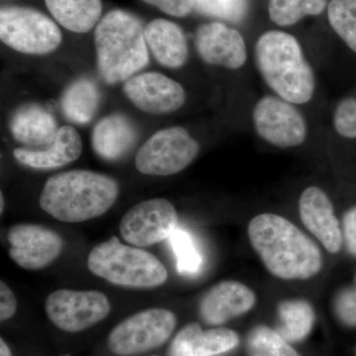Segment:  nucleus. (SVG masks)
Returning a JSON list of instances; mask_svg holds the SVG:
<instances>
[{
    "label": "nucleus",
    "mask_w": 356,
    "mask_h": 356,
    "mask_svg": "<svg viewBox=\"0 0 356 356\" xmlns=\"http://www.w3.org/2000/svg\"><path fill=\"white\" fill-rule=\"evenodd\" d=\"M198 152L197 142L184 128L163 129L140 147L136 168L143 175L168 177L186 168Z\"/></svg>",
    "instance_id": "obj_8"
},
{
    "label": "nucleus",
    "mask_w": 356,
    "mask_h": 356,
    "mask_svg": "<svg viewBox=\"0 0 356 356\" xmlns=\"http://www.w3.org/2000/svg\"><path fill=\"white\" fill-rule=\"evenodd\" d=\"M327 0H269V17L275 24L289 26L325 10Z\"/></svg>",
    "instance_id": "obj_25"
},
{
    "label": "nucleus",
    "mask_w": 356,
    "mask_h": 356,
    "mask_svg": "<svg viewBox=\"0 0 356 356\" xmlns=\"http://www.w3.org/2000/svg\"><path fill=\"white\" fill-rule=\"evenodd\" d=\"M95 43L98 72L106 83L128 81L149 64L145 28L127 11L105 14L96 25Z\"/></svg>",
    "instance_id": "obj_3"
},
{
    "label": "nucleus",
    "mask_w": 356,
    "mask_h": 356,
    "mask_svg": "<svg viewBox=\"0 0 356 356\" xmlns=\"http://www.w3.org/2000/svg\"><path fill=\"white\" fill-rule=\"evenodd\" d=\"M0 201H1V205H0V212H3V208H4V197L3 195L0 196Z\"/></svg>",
    "instance_id": "obj_36"
},
{
    "label": "nucleus",
    "mask_w": 356,
    "mask_h": 356,
    "mask_svg": "<svg viewBox=\"0 0 356 356\" xmlns=\"http://www.w3.org/2000/svg\"><path fill=\"white\" fill-rule=\"evenodd\" d=\"M240 343L236 332L226 327L201 329L191 323L180 330L170 346L168 356H218L234 350Z\"/></svg>",
    "instance_id": "obj_17"
},
{
    "label": "nucleus",
    "mask_w": 356,
    "mask_h": 356,
    "mask_svg": "<svg viewBox=\"0 0 356 356\" xmlns=\"http://www.w3.org/2000/svg\"><path fill=\"white\" fill-rule=\"evenodd\" d=\"M0 356H13L8 346L2 339H0Z\"/></svg>",
    "instance_id": "obj_35"
},
{
    "label": "nucleus",
    "mask_w": 356,
    "mask_h": 356,
    "mask_svg": "<svg viewBox=\"0 0 356 356\" xmlns=\"http://www.w3.org/2000/svg\"><path fill=\"white\" fill-rule=\"evenodd\" d=\"M177 226V213L172 204L154 198L137 204L124 215L120 233L130 245L146 248L170 238Z\"/></svg>",
    "instance_id": "obj_10"
},
{
    "label": "nucleus",
    "mask_w": 356,
    "mask_h": 356,
    "mask_svg": "<svg viewBox=\"0 0 356 356\" xmlns=\"http://www.w3.org/2000/svg\"><path fill=\"white\" fill-rule=\"evenodd\" d=\"M250 356H300L277 332L266 325H259L248 337Z\"/></svg>",
    "instance_id": "obj_26"
},
{
    "label": "nucleus",
    "mask_w": 356,
    "mask_h": 356,
    "mask_svg": "<svg viewBox=\"0 0 356 356\" xmlns=\"http://www.w3.org/2000/svg\"><path fill=\"white\" fill-rule=\"evenodd\" d=\"M177 317L165 309L139 312L114 327L108 337V348L114 355H140L158 348L170 339Z\"/></svg>",
    "instance_id": "obj_7"
},
{
    "label": "nucleus",
    "mask_w": 356,
    "mask_h": 356,
    "mask_svg": "<svg viewBox=\"0 0 356 356\" xmlns=\"http://www.w3.org/2000/svg\"><path fill=\"white\" fill-rule=\"evenodd\" d=\"M177 257V271L180 274H195L202 266V257L188 232L177 228L168 238Z\"/></svg>",
    "instance_id": "obj_28"
},
{
    "label": "nucleus",
    "mask_w": 356,
    "mask_h": 356,
    "mask_svg": "<svg viewBox=\"0 0 356 356\" xmlns=\"http://www.w3.org/2000/svg\"><path fill=\"white\" fill-rule=\"evenodd\" d=\"M7 238L11 259L27 270L48 266L60 257L64 245L57 232L36 224L14 225Z\"/></svg>",
    "instance_id": "obj_12"
},
{
    "label": "nucleus",
    "mask_w": 356,
    "mask_h": 356,
    "mask_svg": "<svg viewBox=\"0 0 356 356\" xmlns=\"http://www.w3.org/2000/svg\"><path fill=\"white\" fill-rule=\"evenodd\" d=\"M9 128L14 140L28 149L48 147L55 140L60 129L53 115L37 104L24 105L16 110Z\"/></svg>",
    "instance_id": "obj_19"
},
{
    "label": "nucleus",
    "mask_w": 356,
    "mask_h": 356,
    "mask_svg": "<svg viewBox=\"0 0 356 356\" xmlns=\"http://www.w3.org/2000/svg\"><path fill=\"white\" fill-rule=\"evenodd\" d=\"M343 226L346 248L356 257V206L344 214Z\"/></svg>",
    "instance_id": "obj_34"
},
{
    "label": "nucleus",
    "mask_w": 356,
    "mask_h": 356,
    "mask_svg": "<svg viewBox=\"0 0 356 356\" xmlns=\"http://www.w3.org/2000/svg\"><path fill=\"white\" fill-rule=\"evenodd\" d=\"M99 103V89L88 79H79L70 84L60 100L65 118L81 125L92 120Z\"/></svg>",
    "instance_id": "obj_23"
},
{
    "label": "nucleus",
    "mask_w": 356,
    "mask_h": 356,
    "mask_svg": "<svg viewBox=\"0 0 356 356\" xmlns=\"http://www.w3.org/2000/svg\"><path fill=\"white\" fill-rule=\"evenodd\" d=\"M147 47L159 64L178 69L188 58L186 37L172 21L154 19L145 28Z\"/></svg>",
    "instance_id": "obj_21"
},
{
    "label": "nucleus",
    "mask_w": 356,
    "mask_h": 356,
    "mask_svg": "<svg viewBox=\"0 0 356 356\" xmlns=\"http://www.w3.org/2000/svg\"><path fill=\"white\" fill-rule=\"evenodd\" d=\"M168 15L185 17L194 9V0H142Z\"/></svg>",
    "instance_id": "obj_32"
},
{
    "label": "nucleus",
    "mask_w": 356,
    "mask_h": 356,
    "mask_svg": "<svg viewBox=\"0 0 356 356\" xmlns=\"http://www.w3.org/2000/svg\"><path fill=\"white\" fill-rule=\"evenodd\" d=\"M252 120L257 133L274 146L296 147L306 140L307 125L303 116L282 98H261L255 104Z\"/></svg>",
    "instance_id": "obj_11"
},
{
    "label": "nucleus",
    "mask_w": 356,
    "mask_h": 356,
    "mask_svg": "<svg viewBox=\"0 0 356 356\" xmlns=\"http://www.w3.org/2000/svg\"><path fill=\"white\" fill-rule=\"evenodd\" d=\"M194 9L207 17L238 23L248 13V0H194Z\"/></svg>",
    "instance_id": "obj_29"
},
{
    "label": "nucleus",
    "mask_w": 356,
    "mask_h": 356,
    "mask_svg": "<svg viewBox=\"0 0 356 356\" xmlns=\"http://www.w3.org/2000/svg\"><path fill=\"white\" fill-rule=\"evenodd\" d=\"M17 310V300L10 288L3 281L0 282V321L9 320Z\"/></svg>",
    "instance_id": "obj_33"
},
{
    "label": "nucleus",
    "mask_w": 356,
    "mask_h": 356,
    "mask_svg": "<svg viewBox=\"0 0 356 356\" xmlns=\"http://www.w3.org/2000/svg\"><path fill=\"white\" fill-rule=\"evenodd\" d=\"M90 273L116 286L149 289L168 277L158 257L142 248L123 245L116 236L96 245L88 255Z\"/></svg>",
    "instance_id": "obj_5"
},
{
    "label": "nucleus",
    "mask_w": 356,
    "mask_h": 356,
    "mask_svg": "<svg viewBox=\"0 0 356 356\" xmlns=\"http://www.w3.org/2000/svg\"><path fill=\"white\" fill-rule=\"evenodd\" d=\"M195 44L204 62L236 70L247 60V48L242 35L220 22L201 25L196 31Z\"/></svg>",
    "instance_id": "obj_14"
},
{
    "label": "nucleus",
    "mask_w": 356,
    "mask_h": 356,
    "mask_svg": "<svg viewBox=\"0 0 356 356\" xmlns=\"http://www.w3.org/2000/svg\"><path fill=\"white\" fill-rule=\"evenodd\" d=\"M118 193L113 178L90 170H70L47 180L40 206L58 221L86 222L105 214Z\"/></svg>",
    "instance_id": "obj_2"
},
{
    "label": "nucleus",
    "mask_w": 356,
    "mask_h": 356,
    "mask_svg": "<svg viewBox=\"0 0 356 356\" xmlns=\"http://www.w3.org/2000/svg\"><path fill=\"white\" fill-rule=\"evenodd\" d=\"M334 310L343 324L356 327V290L344 289L337 294Z\"/></svg>",
    "instance_id": "obj_31"
},
{
    "label": "nucleus",
    "mask_w": 356,
    "mask_h": 356,
    "mask_svg": "<svg viewBox=\"0 0 356 356\" xmlns=\"http://www.w3.org/2000/svg\"><path fill=\"white\" fill-rule=\"evenodd\" d=\"M327 17L337 34L356 53V0H332Z\"/></svg>",
    "instance_id": "obj_27"
},
{
    "label": "nucleus",
    "mask_w": 356,
    "mask_h": 356,
    "mask_svg": "<svg viewBox=\"0 0 356 356\" xmlns=\"http://www.w3.org/2000/svg\"><path fill=\"white\" fill-rule=\"evenodd\" d=\"M355 283H356V280H355Z\"/></svg>",
    "instance_id": "obj_37"
},
{
    "label": "nucleus",
    "mask_w": 356,
    "mask_h": 356,
    "mask_svg": "<svg viewBox=\"0 0 356 356\" xmlns=\"http://www.w3.org/2000/svg\"><path fill=\"white\" fill-rule=\"evenodd\" d=\"M218 356H219V355H218Z\"/></svg>",
    "instance_id": "obj_38"
},
{
    "label": "nucleus",
    "mask_w": 356,
    "mask_h": 356,
    "mask_svg": "<svg viewBox=\"0 0 356 356\" xmlns=\"http://www.w3.org/2000/svg\"><path fill=\"white\" fill-rule=\"evenodd\" d=\"M278 334L288 343H299L310 334L315 313L305 300H286L278 305Z\"/></svg>",
    "instance_id": "obj_24"
},
{
    "label": "nucleus",
    "mask_w": 356,
    "mask_h": 356,
    "mask_svg": "<svg viewBox=\"0 0 356 356\" xmlns=\"http://www.w3.org/2000/svg\"><path fill=\"white\" fill-rule=\"evenodd\" d=\"M109 300L99 291L60 289L44 302L49 320L62 331L77 332L102 322L109 315Z\"/></svg>",
    "instance_id": "obj_9"
},
{
    "label": "nucleus",
    "mask_w": 356,
    "mask_h": 356,
    "mask_svg": "<svg viewBox=\"0 0 356 356\" xmlns=\"http://www.w3.org/2000/svg\"><path fill=\"white\" fill-rule=\"evenodd\" d=\"M255 301L254 293L243 283L222 281L204 295L199 312L206 324L219 325L252 310Z\"/></svg>",
    "instance_id": "obj_16"
},
{
    "label": "nucleus",
    "mask_w": 356,
    "mask_h": 356,
    "mask_svg": "<svg viewBox=\"0 0 356 356\" xmlns=\"http://www.w3.org/2000/svg\"><path fill=\"white\" fill-rule=\"evenodd\" d=\"M299 211L306 228L325 250L331 254L339 252L343 245V234L327 194L318 187H308L300 197Z\"/></svg>",
    "instance_id": "obj_15"
},
{
    "label": "nucleus",
    "mask_w": 356,
    "mask_h": 356,
    "mask_svg": "<svg viewBox=\"0 0 356 356\" xmlns=\"http://www.w3.org/2000/svg\"><path fill=\"white\" fill-rule=\"evenodd\" d=\"M248 236L269 273L285 280H308L321 270L322 254L294 224L276 214H261L248 224Z\"/></svg>",
    "instance_id": "obj_1"
},
{
    "label": "nucleus",
    "mask_w": 356,
    "mask_h": 356,
    "mask_svg": "<svg viewBox=\"0 0 356 356\" xmlns=\"http://www.w3.org/2000/svg\"><path fill=\"white\" fill-rule=\"evenodd\" d=\"M123 91L137 108L149 114L177 111L185 102L182 86L159 72H144L125 81Z\"/></svg>",
    "instance_id": "obj_13"
},
{
    "label": "nucleus",
    "mask_w": 356,
    "mask_h": 356,
    "mask_svg": "<svg viewBox=\"0 0 356 356\" xmlns=\"http://www.w3.org/2000/svg\"><path fill=\"white\" fill-rule=\"evenodd\" d=\"M334 128L343 137L356 138V98H346L337 105L334 117Z\"/></svg>",
    "instance_id": "obj_30"
},
{
    "label": "nucleus",
    "mask_w": 356,
    "mask_h": 356,
    "mask_svg": "<svg viewBox=\"0 0 356 356\" xmlns=\"http://www.w3.org/2000/svg\"><path fill=\"white\" fill-rule=\"evenodd\" d=\"M137 139L135 126L125 115L104 117L93 129L91 144L100 158L115 161L132 149Z\"/></svg>",
    "instance_id": "obj_20"
},
{
    "label": "nucleus",
    "mask_w": 356,
    "mask_h": 356,
    "mask_svg": "<svg viewBox=\"0 0 356 356\" xmlns=\"http://www.w3.org/2000/svg\"><path fill=\"white\" fill-rule=\"evenodd\" d=\"M83 152V142L76 129H58L55 140L43 149L19 147L13 152L19 163L36 170H53L76 161Z\"/></svg>",
    "instance_id": "obj_18"
},
{
    "label": "nucleus",
    "mask_w": 356,
    "mask_h": 356,
    "mask_svg": "<svg viewBox=\"0 0 356 356\" xmlns=\"http://www.w3.org/2000/svg\"><path fill=\"white\" fill-rule=\"evenodd\" d=\"M0 39L27 55H46L58 49L63 35L55 21L36 9L4 6L0 10Z\"/></svg>",
    "instance_id": "obj_6"
},
{
    "label": "nucleus",
    "mask_w": 356,
    "mask_h": 356,
    "mask_svg": "<svg viewBox=\"0 0 356 356\" xmlns=\"http://www.w3.org/2000/svg\"><path fill=\"white\" fill-rule=\"evenodd\" d=\"M44 3L58 24L79 34L90 31L102 19V0H44Z\"/></svg>",
    "instance_id": "obj_22"
},
{
    "label": "nucleus",
    "mask_w": 356,
    "mask_h": 356,
    "mask_svg": "<svg viewBox=\"0 0 356 356\" xmlns=\"http://www.w3.org/2000/svg\"><path fill=\"white\" fill-rule=\"evenodd\" d=\"M255 62L269 88L282 99L303 104L315 90V77L301 46L292 35L264 33L255 44Z\"/></svg>",
    "instance_id": "obj_4"
}]
</instances>
